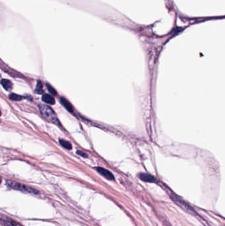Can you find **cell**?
I'll list each match as a JSON object with an SVG mask.
<instances>
[{"instance_id":"obj_1","label":"cell","mask_w":225,"mask_h":226,"mask_svg":"<svg viewBox=\"0 0 225 226\" xmlns=\"http://www.w3.org/2000/svg\"><path fill=\"white\" fill-rule=\"evenodd\" d=\"M39 110L41 111L42 116L45 117L47 120L54 124H59V121L55 113L54 112L50 107L45 105H39Z\"/></svg>"},{"instance_id":"obj_2","label":"cell","mask_w":225,"mask_h":226,"mask_svg":"<svg viewBox=\"0 0 225 226\" xmlns=\"http://www.w3.org/2000/svg\"><path fill=\"white\" fill-rule=\"evenodd\" d=\"M7 185L11 188L17 190H20V191L23 192L30 193V194H37L38 193V191H37L36 189L31 188L30 187V186L24 185L23 184H20L19 183V182L7 181Z\"/></svg>"},{"instance_id":"obj_3","label":"cell","mask_w":225,"mask_h":226,"mask_svg":"<svg viewBox=\"0 0 225 226\" xmlns=\"http://www.w3.org/2000/svg\"><path fill=\"white\" fill-rule=\"evenodd\" d=\"M172 198L173 199V200L176 202V204H178L181 208H183L185 210V211L188 212L190 213L194 214V210H193L191 207H190L189 205H188L186 203H185V202L182 200H180V198H178V197H174V196H172Z\"/></svg>"},{"instance_id":"obj_4","label":"cell","mask_w":225,"mask_h":226,"mask_svg":"<svg viewBox=\"0 0 225 226\" xmlns=\"http://www.w3.org/2000/svg\"><path fill=\"white\" fill-rule=\"evenodd\" d=\"M0 221L5 226H23L17 221H15L7 216H0Z\"/></svg>"},{"instance_id":"obj_5","label":"cell","mask_w":225,"mask_h":226,"mask_svg":"<svg viewBox=\"0 0 225 226\" xmlns=\"http://www.w3.org/2000/svg\"><path fill=\"white\" fill-rule=\"evenodd\" d=\"M97 172L99 173L102 176L105 177L108 180H114V176L113 175L110 170H108L106 169H104L102 167H97L96 168Z\"/></svg>"},{"instance_id":"obj_6","label":"cell","mask_w":225,"mask_h":226,"mask_svg":"<svg viewBox=\"0 0 225 226\" xmlns=\"http://www.w3.org/2000/svg\"><path fill=\"white\" fill-rule=\"evenodd\" d=\"M139 178L141 180L147 182H155L156 181V178L148 173H141L139 174Z\"/></svg>"},{"instance_id":"obj_7","label":"cell","mask_w":225,"mask_h":226,"mask_svg":"<svg viewBox=\"0 0 225 226\" xmlns=\"http://www.w3.org/2000/svg\"><path fill=\"white\" fill-rule=\"evenodd\" d=\"M42 101L44 102H45L46 103H48V104H50V105H54L55 103V99L54 98L51 96V95H48V94H45L44 95L42 96Z\"/></svg>"},{"instance_id":"obj_8","label":"cell","mask_w":225,"mask_h":226,"mask_svg":"<svg viewBox=\"0 0 225 226\" xmlns=\"http://www.w3.org/2000/svg\"><path fill=\"white\" fill-rule=\"evenodd\" d=\"M61 103L62 104V105L65 106V108L68 111H70V112H71V113H73V106H72V105H71V103L68 101H67L66 99L62 98L61 99Z\"/></svg>"},{"instance_id":"obj_9","label":"cell","mask_w":225,"mask_h":226,"mask_svg":"<svg viewBox=\"0 0 225 226\" xmlns=\"http://www.w3.org/2000/svg\"><path fill=\"white\" fill-rule=\"evenodd\" d=\"M1 83L4 88L7 91L11 90L12 89V87H13V83H12L11 81H9V79H2Z\"/></svg>"},{"instance_id":"obj_10","label":"cell","mask_w":225,"mask_h":226,"mask_svg":"<svg viewBox=\"0 0 225 226\" xmlns=\"http://www.w3.org/2000/svg\"><path fill=\"white\" fill-rule=\"evenodd\" d=\"M59 142V144H61L63 147V148H65L66 149H71L72 148L71 144H70V142H68L67 141H66L64 140H60Z\"/></svg>"},{"instance_id":"obj_11","label":"cell","mask_w":225,"mask_h":226,"mask_svg":"<svg viewBox=\"0 0 225 226\" xmlns=\"http://www.w3.org/2000/svg\"><path fill=\"white\" fill-rule=\"evenodd\" d=\"M9 98L11 100L13 101H20L23 99V97L20 96V95H16V94H11L9 95Z\"/></svg>"},{"instance_id":"obj_12","label":"cell","mask_w":225,"mask_h":226,"mask_svg":"<svg viewBox=\"0 0 225 226\" xmlns=\"http://www.w3.org/2000/svg\"><path fill=\"white\" fill-rule=\"evenodd\" d=\"M36 93H38L39 94H41L42 93V85L41 82L38 81L37 85V88H36Z\"/></svg>"},{"instance_id":"obj_13","label":"cell","mask_w":225,"mask_h":226,"mask_svg":"<svg viewBox=\"0 0 225 226\" xmlns=\"http://www.w3.org/2000/svg\"><path fill=\"white\" fill-rule=\"evenodd\" d=\"M46 85H47V87H48V91H49L50 92L52 95H56V94H57V93H56V91H55L54 88H52V87H51V85H50L49 84H46Z\"/></svg>"},{"instance_id":"obj_14","label":"cell","mask_w":225,"mask_h":226,"mask_svg":"<svg viewBox=\"0 0 225 226\" xmlns=\"http://www.w3.org/2000/svg\"><path fill=\"white\" fill-rule=\"evenodd\" d=\"M77 153L79 154V156H82L83 157H87V155L86 153H83V152H81V151H77Z\"/></svg>"},{"instance_id":"obj_15","label":"cell","mask_w":225,"mask_h":226,"mask_svg":"<svg viewBox=\"0 0 225 226\" xmlns=\"http://www.w3.org/2000/svg\"><path fill=\"white\" fill-rule=\"evenodd\" d=\"M2 182V178H0V182Z\"/></svg>"},{"instance_id":"obj_16","label":"cell","mask_w":225,"mask_h":226,"mask_svg":"<svg viewBox=\"0 0 225 226\" xmlns=\"http://www.w3.org/2000/svg\"><path fill=\"white\" fill-rule=\"evenodd\" d=\"M0 115H1V112H0Z\"/></svg>"}]
</instances>
